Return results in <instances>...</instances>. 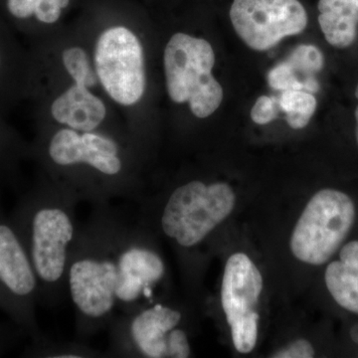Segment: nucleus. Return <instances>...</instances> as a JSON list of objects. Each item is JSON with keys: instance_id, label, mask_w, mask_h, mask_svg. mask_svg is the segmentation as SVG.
Listing matches in <instances>:
<instances>
[{"instance_id": "1", "label": "nucleus", "mask_w": 358, "mask_h": 358, "mask_svg": "<svg viewBox=\"0 0 358 358\" xmlns=\"http://www.w3.org/2000/svg\"><path fill=\"white\" fill-rule=\"evenodd\" d=\"M40 155L51 178L92 206L114 199H140L136 150L113 136L62 127L44 138Z\"/></svg>"}, {"instance_id": "2", "label": "nucleus", "mask_w": 358, "mask_h": 358, "mask_svg": "<svg viewBox=\"0 0 358 358\" xmlns=\"http://www.w3.org/2000/svg\"><path fill=\"white\" fill-rule=\"evenodd\" d=\"M124 219L110 204L93 206L80 224L67 271L76 338L89 341L107 331L117 315V248Z\"/></svg>"}, {"instance_id": "3", "label": "nucleus", "mask_w": 358, "mask_h": 358, "mask_svg": "<svg viewBox=\"0 0 358 358\" xmlns=\"http://www.w3.org/2000/svg\"><path fill=\"white\" fill-rule=\"evenodd\" d=\"M76 192L50 178L23 202L14 228L29 256L39 282V300L48 308L69 298L68 264L80 224Z\"/></svg>"}, {"instance_id": "4", "label": "nucleus", "mask_w": 358, "mask_h": 358, "mask_svg": "<svg viewBox=\"0 0 358 358\" xmlns=\"http://www.w3.org/2000/svg\"><path fill=\"white\" fill-rule=\"evenodd\" d=\"M236 196L227 183L187 181L167 195L157 211V227L178 248L199 246L234 209Z\"/></svg>"}, {"instance_id": "5", "label": "nucleus", "mask_w": 358, "mask_h": 358, "mask_svg": "<svg viewBox=\"0 0 358 358\" xmlns=\"http://www.w3.org/2000/svg\"><path fill=\"white\" fill-rule=\"evenodd\" d=\"M183 313L154 303L129 313H117L109 329V357L186 358L192 345L181 329Z\"/></svg>"}, {"instance_id": "6", "label": "nucleus", "mask_w": 358, "mask_h": 358, "mask_svg": "<svg viewBox=\"0 0 358 358\" xmlns=\"http://www.w3.org/2000/svg\"><path fill=\"white\" fill-rule=\"evenodd\" d=\"M215 64L208 41L186 33H176L164 49L167 93L173 102L189 103L199 119L210 117L223 100V89L212 75Z\"/></svg>"}, {"instance_id": "7", "label": "nucleus", "mask_w": 358, "mask_h": 358, "mask_svg": "<svg viewBox=\"0 0 358 358\" xmlns=\"http://www.w3.org/2000/svg\"><path fill=\"white\" fill-rule=\"evenodd\" d=\"M355 206L345 193L320 190L308 201L292 234V252L310 265L326 264L352 230Z\"/></svg>"}, {"instance_id": "8", "label": "nucleus", "mask_w": 358, "mask_h": 358, "mask_svg": "<svg viewBox=\"0 0 358 358\" xmlns=\"http://www.w3.org/2000/svg\"><path fill=\"white\" fill-rule=\"evenodd\" d=\"M115 305L129 313L155 303V289L166 277L164 258L145 226L124 221L117 248Z\"/></svg>"}, {"instance_id": "9", "label": "nucleus", "mask_w": 358, "mask_h": 358, "mask_svg": "<svg viewBox=\"0 0 358 358\" xmlns=\"http://www.w3.org/2000/svg\"><path fill=\"white\" fill-rule=\"evenodd\" d=\"M99 83L114 102L136 105L147 87L145 54L138 35L124 26H114L96 39L93 59Z\"/></svg>"}, {"instance_id": "10", "label": "nucleus", "mask_w": 358, "mask_h": 358, "mask_svg": "<svg viewBox=\"0 0 358 358\" xmlns=\"http://www.w3.org/2000/svg\"><path fill=\"white\" fill-rule=\"evenodd\" d=\"M263 291L260 271L246 254L228 259L221 286V303L238 352L249 353L258 338L259 299Z\"/></svg>"}, {"instance_id": "11", "label": "nucleus", "mask_w": 358, "mask_h": 358, "mask_svg": "<svg viewBox=\"0 0 358 358\" xmlns=\"http://www.w3.org/2000/svg\"><path fill=\"white\" fill-rule=\"evenodd\" d=\"M233 27L247 46L266 51L306 29L308 14L299 0H234Z\"/></svg>"}, {"instance_id": "12", "label": "nucleus", "mask_w": 358, "mask_h": 358, "mask_svg": "<svg viewBox=\"0 0 358 358\" xmlns=\"http://www.w3.org/2000/svg\"><path fill=\"white\" fill-rule=\"evenodd\" d=\"M39 282L14 226L0 220V306L36 338L34 307Z\"/></svg>"}, {"instance_id": "13", "label": "nucleus", "mask_w": 358, "mask_h": 358, "mask_svg": "<svg viewBox=\"0 0 358 358\" xmlns=\"http://www.w3.org/2000/svg\"><path fill=\"white\" fill-rule=\"evenodd\" d=\"M51 115L65 128L79 131H95L107 117L105 103L89 87L74 84L53 101Z\"/></svg>"}, {"instance_id": "14", "label": "nucleus", "mask_w": 358, "mask_h": 358, "mask_svg": "<svg viewBox=\"0 0 358 358\" xmlns=\"http://www.w3.org/2000/svg\"><path fill=\"white\" fill-rule=\"evenodd\" d=\"M324 279L334 300L341 308L358 315V241L343 247L339 260L327 266Z\"/></svg>"}, {"instance_id": "15", "label": "nucleus", "mask_w": 358, "mask_h": 358, "mask_svg": "<svg viewBox=\"0 0 358 358\" xmlns=\"http://www.w3.org/2000/svg\"><path fill=\"white\" fill-rule=\"evenodd\" d=\"M319 23L331 46L346 48L357 35L358 6L350 0H320Z\"/></svg>"}, {"instance_id": "16", "label": "nucleus", "mask_w": 358, "mask_h": 358, "mask_svg": "<svg viewBox=\"0 0 358 358\" xmlns=\"http://www.w3.org/2000/svg\"><path fill=\"white\" fill-rule=\"evenodd\" d=\"M31 352L33 357L46 358H106L107 352H101L92 346L88 341H74L47 338L41 334L34 338Z\"/></svg>"}, {"instance_id": "17", "label": "nucleus", "mask_w": 358, "mask_h": 358, "mask_svg": "<svg viewBox=\"0 0 358 358\" xmlns=\"http://www.w3.org/2000/svg\"><path fill=\"white\" fill-rule=\"evenodd\" d=\"M280 109L286 114L287 122L292 129L306 128L317 110V99L301 90L282 91L278 99Z\"/></svg>"}, {"instance_id": "18", "label": "nucleus", "mask_w": 358, "mask_h": 358, "mask_svg": "<svg viewBox=\"0 0 358 358\" xmlns=\"http://www.w3.org/2000/svg\"><path fill=\"white\" fill-rule=\"evenodd\" d=\"M70 0H7L9 13L18 20H28L35 16L44 24H54L61 17L63 9Z\"/></svg>"}, {"instance_id": "19", "label": "nucleus", "mask_w": 358, "mask_h": 358, "mask_svg": "<svg viewBox=\"0 0 358 358\" xmlns=\"http://www.w3.org/2000/svg\"><path fill=\"white\" fill-rule=\"evenodd\" d=\"M285 62L305 81L306 92H317L319 83L315 80V74L319 73L324 65V55L319 48L313 45H299Z\"/></svg>"}, {"instance_id": "20", "label": "nucleus", "mask_w": 358, "mask_h": 358, "mask_svg": "<svg viewBox=\"0 0 358 358\" xmlns=\"http://www.w3.org/2000/svg\"><path fill=\"white\" fill-rule=\"evenodd\" d=\"M62 62L73 82L85 84L89 88H93L99 83L95 67L88 53L82 47L72 46L65 49Z\"/></svg>"}, {"instance_id": "21", "label": "nucleus", "mask_w": 358, "mask_h": 358, "mask_svg": "<svg viewBox=\"0 0 358 358\" xmlns=\"http://www.w3.org/2000/svg\"><path fill=\"white\" fill-rule=\"evenodd\" d=\"M268 82L271 88L277 91L301 90L306 91V83L303 79L286 62L280 63L270 71Z\"/></svg>"}, {"instance_id": "22", "label": "nucleus", "mask_w": 358, "mask_h": 358, "mask_svg": "<svg viewBox=\"0 0 358 358\" xmlns=\"http://www.w3.org/2000/svg\"><path fill=\"white\" fill-rule=\"evenodd\" d=\"M278 99L274 96H260L252 108V120L258 124H267L278 117Z\"/></svg>"}, {"instance_id": "23", "label": "nucleus", "mask_w": 358, "mask_h": 358, "mask_svg": "<svg viewBox=\"0 0 358 358\" xmlns=\"http://www.w3.org/2000/svg\"><path fill=\"white\" fill-rule=\"evenodd\" d=\"M315 357L313 345L306 339H298L273 355L277 358H310Z\"/></svg>"}, {"instance_id": "24", "label": "nucleus", "mask_w": 358, "mask_h": 358, "mask_svg": "<svg viewBox=\"0 0 358 358\" xmlns=\"http://www.w3.org/2000/svg\"><path fill=\"white\" fill-rule=\"evenodd\" d=\"M355 96H357V100L358 101V84L357 90H355ZM355 120H357V141L358 145V105L357 107V110H355Z\"/></svg>"}, {"instance_id": "25", "label": "nucleus", "mask_w": 358, "mask_h": 358, "mask_svg": "<svg viewBox=\"0 0 358 358\" xmlns=\"http://www.w3.org/2000/svg\"><path fill=\"white\" fill-rule=\"evenodd\" d=\"M350 1H352L353 3H355L357 6H358V0H350Z\"/></svg>"}]
</instances>
